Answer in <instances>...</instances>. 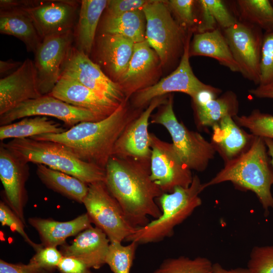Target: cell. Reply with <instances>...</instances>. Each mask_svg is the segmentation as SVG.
<instances>
[{"mask_svg":"<svg viewBox=\"0 0 273 273\" xmlns=\"http://www.w3.org/2000/svg\"><path fill=\"white\" fill-rule=\"evenodd\" d=\"M150 161L112 156L105 168L108 190L136 228L161 214L157 200L163 193L151 178Z\"/></svg>","mask_w":273,"mask_h":273,"instance_id":"cell-1","label":"cell"},{"mask_svg":"<svg viewBox=\"0 0 273 273\" xmlns=\"http://www.w3.org/2000/svg\"><path fill=\"white\" fill-rule=\"evenodd\" d=\"M126 102L121 103L111 115L101 120L82 122L64 132L30 139L60 143L81 160L105 169L118 139L142 113L129 111Z\"/></svg>","mask_w":273,"mask_h":273,"instance_id":"cell-2","label":"cell"},{"mask_svg":"<svg viewBox=\"0 0 273 273\" xmlns=\"http://www.w3.org/2000/svg\"><path fill=\"white\" fill-rule=\"evenodd\" d=\"M231 181L235 186L250 190L257 196L265 215L273 209L270 191L273 185V166L264 139L253 135L248 147L235 158L225 162L222 168L212 179L203 184V188Z\"/></svg>","mask_w":273,"mask_h":273,"instance_id":"cell-3","label":"cell"},{"mask_svg":"<svg viewBox=\"0 0 273 273\" xmlns=\"http://www.w3.org/2000/svg\"><path fill=\"white\" fill-rule=\"evenodd\" d=\"M2 144L26 163L42 164L88 185L105 181V168L81 160L60 143L26 138L13 139Z\"/></svg>","mask_w":273,"mask_h":273,"instance_id":"cell-4","label":"cell"},{"mask_svg":"<svg viewBox=\"0 0 273 273\" xmlns=\"http://www.w3.org/2000/svg\"><path fill=\"white\" fill-rule=\"evenodd\" d=\"M204 190L199 177L195 175L189 187H177L171 193L162 194L157 200L161 210V215L146 225L137 228L125 241L144 244L171 237L174 228L201 205L199 194Z\"/></svg>","mask_w":273,"mask_h":273,"instance_id":"cell-5","label":"cell"},{"mask_svg":"<svg viewBox=\"0 0 273 273\" xmlns=\"http://www.w3.org/2000/svg\"><path fill=\"white\" fill-rule=\"evenodd\" d=\"M159 108L158 112L151 115L150 122L161 124L166 128L175 151L190 169L205 170L216 152L211 143L178 121L174 112L172 96Z\"/></svg>","mask_w":273,"mask_h":273,"instance_id":"cell-6","label":"cell"},{"mask_svg":"<svg viewBox=\"0 0 273 273\" xmlns=\"http://www.w3.org/2000/svg\"><path fill=\"white\" fill-rule=\"evenodd\" d=\"M82 203L92 223L107 235L110 243H122L137 229L129 222L104 181L89 184Z\"/></svg>","mask_w":273,"mask_h":273,"instance_id":"cell-7","label":"cell"},{"mask_svg":"<svg viewBox=\"0 0 273 273\" xmlns=\"http://www.w3.org/2000/svg\"><path fill=\"white\" fill-rule=\"evenodd\" d=\"M146 21V39L161 63L184 51L187 39L184 30L171 15L168 7L161 1H150L143 9Z\"/></svg>","mask_w":273,"mask_h":273,"instance_id":"cell-8","label":"cell"},{"mask_svg":"<svg viewBox=\"0 0 273 273\" xmlns=\"http://www.w3.org/2000/svg\"><path fill=\"white\" fill-rule=\"evenodd\" d=\"M262 30L238 20L234 25L223 31L240 73L256 85H259L260 82Z\"/></svg>","mask_w":273,"mask_h":273,"instance_id":"cell-9","label":"cell"},{"mask_svg":"<svg viewBox=\"0 0 273 273\" xmlns=\"http://www.w3.org/2000/svg\"><path fill=\"white\" fill-rule=\"evenodd\" d=\"M77 8V3L74 1L14 0L12 9H20L26 14L43 39L72 30Z\"/></svg>","mask_w":273,"mask_h":273,"instance_id":"cell-10","label":"cell"},{"mask_svg":"<svg viewBox=\"0 0 273 273\" xmlns=\"http://www.w3.org/2000/svg\"><path fill=\"white\" fill-rule=\"evenodd\" d=\"M37 116L56 118L71 127L82 122L97 121L105 118L48 94L23 102L0 115V124L4 125L16 120Z\"/></svg>","mask_w":273,"mask_h":273,"instance_id":"cell-11","label":"cell"},{"mask_svg":"<svg viewBox=\"0 0 273 273\" xmlns=\"http://www.w3.org/2000/svg\"><path fill=\"white\" fill-rule=\"evenodd\" d=\"M151 178L163 193L191 185L194 176L191 170L181 161L172 143L151 133Z\"/></svg>","mask_w":273,"mask_h":273,"instance_id":"cell-12","label":"cell"},{"mask_svg":"<svg viewBox=\"0 0 273 273\" xmlns=\"http://www.w3.org/2000/svg\"><path fill=\"white\" fill-rule=\"evenodd\" d=\"M192 32L188 34L184 51L177 67L171 74L157 83L142 89L133 94L132 105L140 109L154 99L172 92H180L191 98L199 92L213 86L201 81L194 74L190 64V39Z\"/></svg>","mask_w":273,"mask_h":273,"instance_id":"cell-13","label":"cell"},{"mask_svg":"<svg viewBox=\"0 0 273 273\" xmlns=\"http://www.w3.org/2000/svg\"><path fill=\"white\" fill-rule=\"evenodd\" d=\"M61 76L75 79L100 95L119 103L127 101L121 86L77 48L72 47L69 50Z\"/></svg>","mask_w":273,"mask_h":273,"instance_id":"cell-14","label":"cell"},{"mask_svg":"<svg viewBox=\"0 0 273 273\" xmlns=\"http://www.w3.org/2000/svg\"><path fill=\"white\" fill-rule=\"evenodd\" d=\"M73 38L72 30L48 36L42 39L34 53L33 62L42 96L49 94L59 81Z\"/></svg>","mask_w":273,"mask_h":273,"instance_id":"cell-15","label":"cell"},{"mask_svg":"<svg viewBox=\"0 0 273 273\" xmlns=\"http://www.w3.org/2000/svg\"><path fill=\"white\" fill-rule=\"evenodd\" d=\"M167 100L164 96L153 99L149 103L148 107L122 132L114 145L112 156L151 160V133L148 131L149 119L152 112L164 104Z\"/></svg>","mask_w":273,"mask_h":273,"instance_id":"cell-16","label":"cell"},{"mask_svg":"<svg viewBox=\"0 0 273 273\" xmlns=\"http://www.w3.org/2000/svg\"><path fill=\"white\" fill-rule=\"evenodd\" d=\"M29 175L28 163L19 160L1 143L0 179L4 190L5 202L25 224L24 210L28 201L25 185Z\"/></svg>","mask_w":273,"mask_h":273,"instance_id":"cell-17","label":"cell"},{"mask_svg":"<svg viewBox=\"0 0 273 273\" xmlns=\"http://www.w3.org/2000/svg\"><path fill=\"white\" fill-rule=\"evenodd\" d=\"M42 96L34 62L27 58L15 72L0 79V115Z\"/></svg>","mask_w":273,"mask_h":273,"instance_id":"cell-18","label":"cell"},{"mask_svg":"<svg viewBox=\"0 0 273 273\" xmlns=\"http://www.w3.org/2000/svg\"><path fill=\"white\" fill-rule=\"evenodd\" d=\"M49 95L71 105L91 111L104 118L111 115L121 104L65 76H61Z\"/></svg>","mask_w":273,"mask_h":273,"instance_id":"cell-19","label":"cell"},{"mask_svg":"<svg viewBox=\"0 0 273 273\" xmlns=\"http://www.w3.org/2000/svg\"><path fill=\"white\" fill-rule=\"evenodd\" d=\"M110 241L99 228L92 226L78 234L70 245L60 247L63 256L80 259L90 268L99 269L106 264Z\"/></svg>","mask_w":273,"mask_h":273,"instance_id":"cell-20","label":"cell"},{"mask_svg":"<svg viewBox=\"0 0 273 273\" xmlns=\"http://www.w3.org/2000/svg\"><path fill=\"white\" fill-rule=\"evenodd\" d=\"M28 222L38 233L43 247L56 248L66 244L68 238L77 236L92 226L86 213L66 221L33 217L29 218Z\"/></svg>","mask_w":273,"mask_h":273,"instance_id":"cell-21","label":"cell"},{"mask_svg":"<svg viewBox=\"0 0 273 273\" xmlns=\"http://www.w3.org/2000/svg\"><path fill=\"white\" fill-rule=\"evenodd\" d=\"M135 43L120 35L103 33L98 44L99 61L118 81L126 72Z\"/></svg>","mask_w":273,"mask_h":273,"instance_id":"cell-22","label":"cell"},{"mask_svg":"<svg viewBox=\"0 0 273 273\" xmlns=\"http://www.w3.org/2000/svg\"><path fill=\"white\" fill-rule=\"evenodd\" d=\"M157 57L146 39L134 44L128 68L117 82L122 88L126 100L138 91L147 87L144 78L156 65Z\"/></svg>","mask_w":273,"mask_h":273,"instance_id":"cell-23","label":"cell"},{"mask_svg":"<svg viewBox=\"0 0 273 273\" xmlns=\"http://www.w3.org/2000/svg\"><path fill=\"white\" fill-rule=\"evenodd\" d=\"M211 143L224 162L239 155L249 145L253 134L246 132L234 121L226 116L212 126Z\"/></svg>","mask_w":273,"mask_h":273,"instance_id":"cell-24","label":"cell"},{"mask_svg":"<svg viewBox=\"0 0 273 273\" xmlns=\"http://www.w3.org/2000/svg\"><path fill=\"white\" fill-rule=\"evenodd\" d=\"M190 56H201L212 58L233 72H240L231 50L219 27L203 33H196L189 48Z\"/></svg>","mask_w":273,"mask_h":273,"instance_id":"cell-25","label":"cell"},{"mask_svg":"<svg viewBox=\"0 0 273 273\" xmlns=\"http://www.w3.org/2000/svg\"><path fill=\"white\" fill-rule=\"evenodd\" d=\"M0 32L18 38L34 53L42 41L31 19L18 9L1 10Z\"/></svg>","mask_w":273,"mask_h":273,"instance_id":"cell-26","label":"cell"},{"mask_svg":"<svg viewBox=\"0 0 273 273\" xmlns=\"http://www.w3.org/2000/svg\"><path fill=\"white\" fill-rule=\"evenodd\" d=\"M196 125L212 126L226 116L238 115L239 102L236 94L228 90L220 96L202 103H193Z\"/></svg>","mask_w":273,"mask_h":273,"instance_id":"cell-27","label":"cell"},{"mask_svg":"<svg viewBox=\"0 0 273 273\" xmlns=\"http://www.w3.org/2000/svg\"><path fill=\"white\" fill-rule=\"evenodd\" d=\"M36 174L48 188L79 203L86 196L88 184L67 173L36 164Z\"/></svg>","mask_w":273,"mask_h":273,"instance_id":"cell-28","label":"cell"},{"mask_svg":"<svg viewBox=\"0 0 273 273\" xmlns=\"http://www.w3.org/2000/svg\"><path fill=\"white\" fill-rule=\"evenodd\" d=\"M108 3L107 0H82L80 2L76 32L77 48L87 56L93 48L100 18Z\"/></svg>","mask_w":273,"mask_h":273,"instance_id":"cell-29","label":"cell"},{"mask_svg":"<svg viewBox=\"0 0 273 273\" xmlns=\"http://www.w3.org/2000/svg\"><path fill=\"white\" fill-rule=\"evenodd\" d=\"M66 130L46 116L23 118L16 122L0 127V140L31 138L44 134H57Z\"/></svg>","mask_w":273,"mask_h":273,"instance_id":"cell-30","label":"cell"},{"mask_svg":"<svg viewBox=\"0 0 273 273\" xmlns=\"http://www.w3.org/2000/svg\"><path fill=\"white\" fill-rule=\"evenodd\" d=\"M103 33L123 36L135 43L146 40V21L143 9L119 15H107Z\"/></svg>","mask_w":273,"mask_h":273,"instance_id":"cell-31","label":"cell"},{"mask_svg":"<svg viewBox=\"0 0 273 273\" xmlns=\"http://www.w3.org/2000/svg\"><path fill=\"white\" fill-rule=\"evenodd\" d=\"M238 20L255 26L265 32H273V6L269 0L235 1Z\"/></svg>","mask_w":273,"mask_h":273,"instance_id":"cell-32","label":"cell"},{"mask_svg":"<svg viewBox=\"0 0 273 273\" xmlns=\"http://www.w3.org/2000/svg\"><path fill=\"white\" fill-rule=\"evenodd\" d=\"M213 263L205 257L186 256L165 259L152 273H212Z\"/></svg>","mask_w":273,"mask_h":273,"instance_id":"cell-33","label":"cell"},{"mask_svg":"<svg viewBox=\"0 0 273 273\" xmlns=\"http://www.w3.org/2000/svg\"><path fill=\"white\" fill-rule=\"evenodd\" d=\"M138 245L134 242L125 246L121 243H110L106 264L113 273H130Z\"/></svg>","mask_w":273,"mask_h":273,"instance_id":"cell-34","label":"cell"},{"mask_svg":"<svg viewBox=\"0 0 273 273\" xmlns=\"http://www.w3.org/2000/svg\"><path fill=\"white\" fill-rule=\"evenodd\" d=\"M234 121L240 127L247 128L254 136L273 140V115L258 109L247 115H237Z\"/></svg>","mask_w":273,"mask_h":273,"instance_id":"cell-35","label":"cell"},{"mask_svg":"<svg viewBox=\"0 0 273 273\" xmlns=\"http://www.w3.org/2000/svg\"><path fill=\"white\" fill-rule=\"evenodd\" d=\"M62 257L56 247L42 246L25 266L32 273H54Z\"/></svg>","mask_w":273,"mask_h":273,"instance_id":"cell-36","label":"cell"},{"mask_svg":"<svg viewBox=\"0 0 273 273\" xmlns=\"http://www.w3.org/2000/svg\"><path fill=\"white\" fill-rule=\"evenodd\" d=\"M197 1L170 0L169 8L176 17L179 25L185 31L192 32L197 28V14L195 12Z\"/></svg>","mask_w":273,"mask_h":273,"instance_id":"cell-37","label":"cell"},{"mask_svg":"<svg viewBox=\"0 0 273 273\" xmlns=\"http://www.w3.org/2000/svg\"><path fill=\"white\" fill-rule=\"evenodd\" d=\"M247 268L251 273H273V246L254 247Z\"/></svg>","mask_w":273,"mask_h":273,"instance_id":"cell-38","label":"cell"},{"mask_svg":"<svg viewBox=\"0 0 273 273\" xmlns=\"http://www.w3.org/2000/svg\"><path fill=\"white\" fill-rule=\"evenodd\" d=\"M0 222L3 226H7L12 232L19 234L35 251L42 246L41 244L35 243L31 240L25 232L26 224L6 202L3 201L0 202Z\"/></svg>","mask_w":273,"mask_h":273,"instance_id":"cell-39","label":"cell"},{"mask_svg":"<svg viewBox=\"0 0 273 273\" xmlns=\"http://www.w3.org/2000/svg\"><path fill=\"white\" fill-rule=\"evenodd\" d=\"M259 85L273 83V32L263 34Z\"/></svg>","mask_w":273,"mask_h":273,"instance_id":"cell-40","label":"cell"},{"mask_svg":"<svg viewBox=\"0 0 273 273\" xmlns=\"http://www.w3.org/2000/svg\"><path fill=\"white\" fill-rule=\"evenodd\" d=\"M217 25L223 30L229 28L238 21L225 3L221 0H204Z\"/></svg>","mask_w":273,"mask_h":273,"instance_id":"cell-41","label":"cell"},{"mask_svg":"<svg viewBox=\"0 0 273 273\" xmlns=\"http://www.w3.org/2000/svg\"><path fill=\"white\" fill-rule=\"evenodd\" d=\"M150 1L112 0L108 1L106 9L108 15H119L127 12L143 9Z\"/></svg>","mask_w":273,"mask_h":273,"instance_id":"cell-42","label":"cell"},{"mask_svg":"<svg viewBox=\"0 0 273 273\" xmlns=\"http://www.w3.org/2000/svg\"><path fill=\"white\" fill-rule=\"evenodd\" d=\"M198 14L197 33L213 30L217 24L207 8L204 0L197 1Z\"/></svg>","mask_w":273,"mask_h":273,"instance_id":"cell-43","label":"cell"},{"mask_svg":"<svg viewBox=\"0 0 273 273\" xmlns=\"http://www.w3.org/2000/svg\"><path fill=\"white\" fill-rule=\"evenodd\" d=\"M82 260L71 256H63L58 266L59 273H95Z\"/></svg>","mask_w":273,"mask_h":273,"instance_id":"cell-44","label":"cell"},{"mask_svg":"<svg viewBox=\"0 0 273 273\" xmlns=\"http://www.w3.org/2000/svg\"><path fill=\"white\" fill-rule=\"evenodd\" d=\"M0 273H32L21 263H12L0 260Z\"/></svg>","mask_w":273,"mask_h":273,"instance_id":"cell-45","label":"cell"},{"mask_svg":"<svg viewBox=\"0 0 273 273\" xmlns=\"http://www.w3.org/2000/svg\"><path fill=\"white\" fill-rule=\"evenodd\" d=\"M250 94L258 98H268L273 99V83L258 85L253 89L249 90Z\"/></svg>","mask_w":273,"mask_h":273,"instance_id":"cell-46","label":"cell"},{"mask_svg":"<svg viewBox=\"0 0 273 273\" xmlns=\"http://www.w3.org/2000/svg\"><path fill=\"white\" fill-rule=\"evenodd\" d=\"M22 64V62L13 61L11 60L0 61V74L2 78L7 76L15 72Z\"/></svg>","mask_w":273,"mask_h":273,"instance_id":"cell-47","label":"cell"},{"mask_svg":"<svg viewBox=\"0 0 273 273\" xmlns=\"http://www.w3.org/2000/svg\"><path fill=\"white\" fill-rule=\"evenodd\" d=\"M212 273H251L248 268L237 267L231 269L224 268L219 263L213 264Z\"/></svg>","mask_w":273,"mask_h":273,"instance_id":"cell-48","label":"cell"},{"mask_svg":"<svg viewBox=\"0 0 273 273\" xmlns=\"http://www.w3.org/2000/svg\"><path fill=\"white\" fill-rule=\"evenodd\" d=\"M264 142L267 149V153L270 158V163L273 166V140L264 138Z\"/></svg>","mask_w":273,"mask_h":273,"instance_id":"cell-49","label":"cell"},{"mask_svg":"<svg viewBox=\"0 0 273 273\" xmlns=\"http://www.w3.org/2000/svg\"><path fill=\"white\" fill-rule=\"evenodd\" d=\"M270 1V3H271L272 6H273V0H271Z\"/></svg>","mask_w":273,"mask_h":273,"instance_id":"cell-50","label":"cell"}]
</instances>
